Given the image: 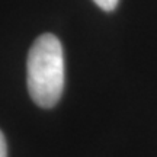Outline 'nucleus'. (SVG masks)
<instances>
[{
    "label": "nucleus",
    "instance_id": "1",
    "mask_svg": "<svg viewBox=\"0 0 157 157\" xmlns=\"http://www.w3.org/2000/svg\"><path fill=\"white\" fill-rule=\"evenodd\" d=\"M64 54L60 39L42 34L35 39L26 61V82L32 101L41 108H52L64 90Z\"/></svg>",
    "mask_w": 157,
    "mask_h": 157
},
{
    "label": "nucleus",
    "instance_id": "2",
    "mask_svg": "<svg viewBox=\"0 0 157 157\" xmlns=\"http://www.w3.org/2000/svg\"><path fill=\"white\" fill-rule=\"evenodd\" d=\"M93 2H95L101 9H103V10H106V12L113 10L118 6V0H93Z\"/></svg>",
    "mask_w": 157,
    "mask_h": 157
},
{
    "label": "nucleus",
    "instance_id": "3",
    "mask_svg": "<svg viewBox=\"0 0 157 157\" xmlns=\"http://www.w3.org/2000/svg\"><path fill=\"white\" fill-rule=\"evenodd\" d=\"M0 157H7V144L2 131H0Z\"/></svg>",
    "mask_w": 157,
    "mask_h": 157
}]
</instances>
